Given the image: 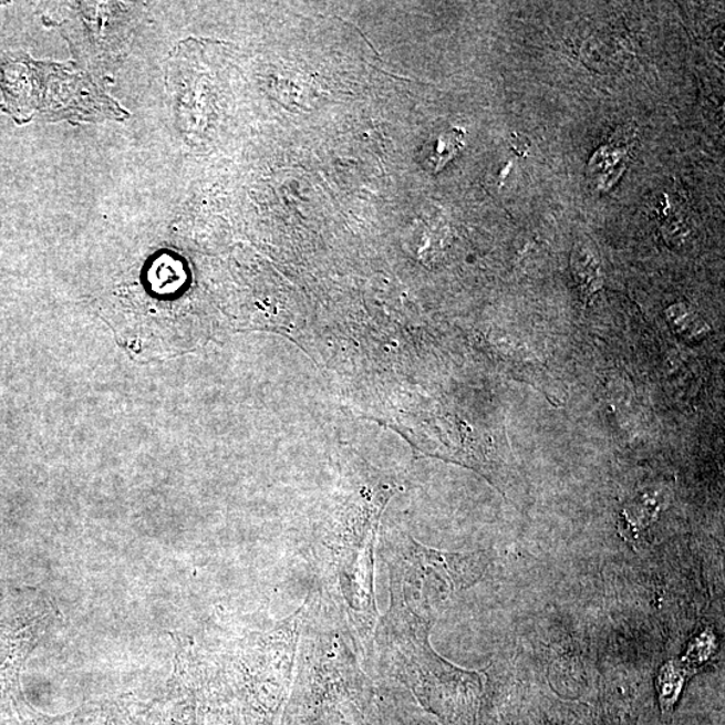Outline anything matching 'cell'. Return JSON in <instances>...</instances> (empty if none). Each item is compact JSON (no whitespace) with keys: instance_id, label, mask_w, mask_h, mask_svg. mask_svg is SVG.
Segmentation results:
<instances>
[{"instance_id":"6da1fadb","label":"cell","mask_w":725,"mask_h":725,"mask_svg":"<svg viewBox=\"0 0 725 725\" xmlns=\"http://www.w3.org/2000/svg\"><path fill=\"white\" fill-rule=\"evenodd\" d=\"M632 144L626 135L614 136L611 143L592 156L589 164V178L594 183L597 190H609V187L613 186L625 172Z\"/></svg>"},{"instance_id":"277c9868","label":"cell","mask_w":725,"mask_h":725,"mask_svg":"<svg viewBox=\"0 0 725 725\" xmlns=\"http://www.w3.org/2000/svg\"><path fill=\"white\" fill-rule=\"evenodd\" d=\"M572 269L584 296L592 294L602 287L601 268H599L595 257L583 246H578V249L573 251Z\"/></svg>"},{"instance_id":"3957f363","label":"cell","mask_w":725,"mask_h":725,"mask_svg":"<svg viewBox=\"0 0 725 725\" xmlns=\"http://www.w3.org/2000/svg\"><path fill=\"white\" fill-rule=\"evenodd\" d=\"M690 670H684L679 662H670L660 673L659 695L662 714L670 715L676 704L681 690H683L686 677H690Z\"/></svg>"},{"instance_id":"7a4b0ae2","label":"cell","mask_w":725,"mask_h":725,"mask_svg":"<svg viewBox=\"0 0 725 725\" xmlns=\"http://www.w3.org/2000/svg\"><path fill=\"white\" fill-rule=\"evenodd\" d=\"M464 147V132L452 128L439 132L425 144L421 154L422 166L427 173L437 174Z\"/></svg>"}]
</instances>
